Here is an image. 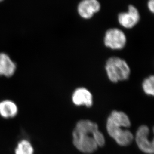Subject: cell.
<instances>
[{"mask_svg": "<svg viewBox=\"0 0 154 154\" xmlns=\"http://www.w3.org/2000/svg\"><path fill=\"white\" fill-rule=\"evenodd\" d=\"M16 65L9 55L0 53V75L10 77L13 75L16 70Z\"/></svg>", "mask_w": 154, "mask_h": 154, "instance_id": "obj_9", "label": "cell"}, {"mask_svg": "<svg viewBox=\"0 0 154 154\" xmlns=\"http://www.w3.org/2000/svg\"><path fill=\"white\" fill-rule=\"evenodd\" d=\"M73 142L82 153H93L105 144V138L96 123L88 120L79 121L73 132Z\"/></svg>", "mask_w": 154, "mask_h": 154, "instance_id": "obj_1", "label": "cell"}, {"mask_svg": "<svg viewBox=\"0 0 154 154\" xmlns=\"http://www.w3.org/2000/svg\"><path fill=\"white\" fill-rule=\"evenodd\" d=\"M149 129L148 127L143 125L140 127L136 135V141L140 149L148 154L154 153V141L149 139Z\"/></svg>", "mask_w": 154, "mask_h": 154, "instance_id": "obj_7", "label": "cell"}, {"mask_svg": "<svg viewBox=\"0 0 154 154\" xmlns=\"http://www.w3.org/2000/svg\"><path fill=\"white\" fill-rule=\"evenodd\" d=\"M77 9L80 17L88 20L100 11V3L98 0H82L78 5Z\"/></svg>", "mask_w": 154, "mask_h": 154, "instance_id": "obj_6", "label": "cell"}, {"mask_svg": "<svg viewBox=\"0 0 154 154\" xmlns=\"http://www.w3.org/2000/svg\"><path fill=\"white\" fill-rule=\"evenodd\" d=\"M105 69L108 78L113 83L127 80L131 74V69L126 61L119 57L108 58Z\"/></svg>", "mask_w": 154, "mask_h": 154, "instance_id": "obj_3", "label": "cell"}, {"mask_svg": "<svg viewBox=\"0 0 154 154\" xmlns=\"http://www.w3.org/2000/svg\"><path fill=\"white\" fill-rule=\"evenodd\" d=\"M148 8L150 12L154 13V0H149L147 4Z\"/></svg>", "mask_w": 154, "mask_h": 154, "instance_id": "obj_13", "label": "cell"}, {"mask_svg": "<svg viewBox=\"0 0 154 154\" xmlns=\"http://www.w3.org/2000/svg\"><path fill=\"white\" fill-rule=\"evenodd\" d=\"M131 122L128 116L123 112L114 111L108 118L107 130L109 135L119 145L128 146L133 140V136L129 130L122 128H129Z\"/></svg>", "mask_w": 154, "mask_h": 154, "instance_id": "obj_2", "label": "cell"}, {"mask_svg": "<svg viewBox=\"0 0 154 154\" xmlns=\"http://www.w3.org/2000/svg\"><path fill=\"white\" fill-rule=\"evenodd\" d=\"M140 15L137 8L132 5L128 6L126 12H121L118 14V20L121 26L126 29H132L139 22Z\"/></svg>", "mask_w": 154, "mask_h": 154, "instance_id": "obj_5", "label": "cell"}, {"mask_svg": "<svg viewBox=\"0 0 154 154\" xmlns=\"http://www.w3.org/2000/svg\"><path fill=\"white\" fill-rule=\"evenodd\" d=\"M72 100L74 104L77 106L85 105L90 107L93 103L91 93L85 87L76 89L73 93Z\"/></svg>", "mask_w": 154, "mask_h": 154, "instance_id": "obj_8", "label": "cell"}, {"mask_svg": "<svg viewBox=\"0 0 154 154\" xmlns=\"http://www.w3.org/2000/svg\"><path fill=\"white\" fill-rule=\"evenodd\" d=\"M19 112L16 103L9 99L0 102V116L5 119L15 117Z\"/></svg>", "mask_w": 154, "mask_h": 154, "instance_id": "obj_10", "label": "cell"}, {"mask_svg": "<svg viewBox=\"0 0 154 154\" xmlns=\"http://www.w3.org/2000/svg\"><path fill=\"white\" fill-rule=\"evenodd\" d=\"M143 89L146 94L149 95L154 96V76H149L144 79L142 83Z\"/></svg>", "mask_w": 154, "mask_h": 154, "instance_id": "obj_12", "label": "cell"}, {"mask_svg": "<svg viewBox=\"0 0 154 154\" xmlns=\"http://www.w3.org/2000/svg\"><path fill=\"white\" fill-rule=\"evenodd\" d=\"M103 42L105 47L111 50H122L126 45V35L118 28H111L106 31Z\"/></svg>", "mask_w": 154, "mask_h": 154, "instance_id": "obj_4", "label": "cell"}, {"mask_svg": "<svg viewBox=\"0 0 154 154\" xmlns=\"http://www.w3.org/2000/svg\"><path fill=\"white\" fill-rule=\"evenodd\" d=\"M2 1H3V0H0V2H1Z\"/></svg>", "mask_w": 154, "mask_h": 154, "instance_id": "obj_14", "label": "cell"}, {"mask_svg": "<svg viewBox=\"0 0 154 154\" xmlns=\"http://www.w3.org/2000/svg\"><path fill=\"white\" fill-rule=\"evenodd\" d=\"M15 154H34V147L28 140H22L17 144Z\"/></svg>", "mask_w": 154, "mask_h": 154, "instance_id": "obj_11", "label": "cell"}]
</instances>
